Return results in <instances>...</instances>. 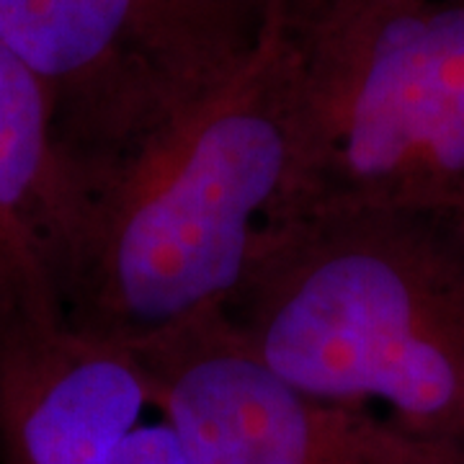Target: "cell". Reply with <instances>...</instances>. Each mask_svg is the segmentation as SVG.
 <instances>
[{"mask_svg":"<svg viewBox=\"0 0 464 464\" xmlns=\"http://www.w3.org/2000/svg\"><path fill=\"white\" fill-rule=\"evenodd\" d=\"M341 3H348V0H261L266 14L279 18L284 29L289 32L307 26L310 21H315L317 16H323L325 11H331Z\"/></svg>","mask_w":464,"mask_h":464,"instance_id":"9c48e42d","label":"cell"},{"mask_svg":"<svg viewBox=\"0 0 464 464\" xmlns=\"http://www.w3.org/2000/svg\"><path fill=\"white\" fill-rule=\"evenodd\" d=\"M83 209L50 96L0 39V271L57 292Z\"/></svg>","mask_w":464,"mask_h":464,"instance_id":"52a82bcc","label":"cell"},{"mask_svg":"<svg viewBox=\"0 0 464 464\" xmlns=\"http://www.w3.org/2000/svg\"><path fill=\"white\" fill-rule=\"evenodd\" d=\"M261 0H0V39L32 67L88 194L256 50Z\"/></svg>","mask_w":464,"mask_h":464,"instance_id":"277c9868","label":"cell"},{"mask_svg":"<svg viewBox=\"0 0 464 464\" xmlns=\"http://www.w3.org/2000/svg\"><path fill=\"white\" fill-rule=\"evenodd\" d=\"M289 34L292 160L266 227L464 217V0H348Z\"/></svg>","mask_w":464,"mask_h":464,"instance_id":"3957f363","label":"cell"},{"mask_svg":"<svg viewBox=\"0 0 464 464\" xmlns=\"http://www.w3.org/2000/svg\"><path fill=\"white\" fill-rule=\"evenodd\" d=\"M148 411L130 348L78 328L50 284L0 271V462L106 464Z\"/></svg>","mask_w":464,"mask_h":464,"instance_id":"8992f818","label":"cell"},{"mask_svg":"<svg viewBox=\"0 0 464 464\" xmlns=\"http://www.w3.org/2000/svg\"><path fill=\"white\" fill-rule=\"evenodd\" d=\"M106 464H191V459L173 426L158 418L140 423Z\"/></svg>","mask_w":464,"mask_h":464,"instance_id":"ba28073f","label":"cell"},{"mask_svg":"<svg viewBox=\"0 0 464 464\" xmlns=\"http://www.w3.org/2000/svg\"><path fill=\"white\" fill-rule=\"evenodd\" d=\"M127 348L191 464H464L459 444L292 387L250 353L225 310Z\"/></svg>","mask_w":464,"mask_h":464,"instance_id":"5b68a950","label":"cell"},{"mask_svg":"<svg viewBox=\"0 0 464 464\" xmlns=\"http://www.w3.org/2000/svg\"><path fill=\"white\" fill-rule=\"evenodd\" d=\"M297 50L266 14L248 60L85 194L57 297L83 331L137 343L243 286L292 160Z\"/></svg>","mask_w":464,"mask_h":464,"instance_id":"6da1fadb","label":"cell"},{"mask_svg":"<svg viewBox=\"0 0 464 464\" xmlns=\"http://www.w3.org/2000/svg\"><path fill=\"white\" fill-rule=\"evenodd\" d=\"M225 315L292 387L464 447V217L264 227Z\"/></svg>","mask_w":464,"mask_h":464,"instance_id":"7a4b0ae2","label":"cell"}]
</instances>
